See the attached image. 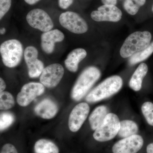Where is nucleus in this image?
<instances>
[{"label":"nucleus","instance_id":"nucleus-1","mask_svg":"<svg viewBox=\"0 0 153 153\" xmlns=\"http://www.w3.org/2000/svg\"><path fill=\"white\" fill-rule=\"evenodd\" d=\"M101 72L95 66H89L82 71L71 90V97L76 101H79L99 79Z\"/></svg>","mask_w":153,"mask_h":153},{"label":"nucleus","instance_id":"nucleus-2","mask_svg":"<svg viewBox=\"0 0 153 153\" xmlns=\"http://www.w3.org/2000/svg\"><path fill=\"white\" fill-rule=\"evenodd\" d=\"M123 84L122 78L118 75L110 76L88 94L85 97L87 102L92 103L108 98L117 93Z\"/></svg>","mask_w":153,"mask_h":153},{"label":"nucleus","instance_id":"nucleus-3","mask_svg":"<svg viewBox=\"0 0 153 153\" xmlns=\"http://www.w3.org/2000/svg\"><path fill=\"white\" fill-rule=\"evenodd\" d=\"M151 39L152 35L148 31L132 33L126 39L121 48V56L123 58L131 57L148 47L150 44Z\"/></svg>","mask_w":153,"mask_h":153},{"label":"nucleus","instance_id":"nucleus-4","mask_svg":"<svg viewBox=\"0 0 153 153\" xmlns=\"http://www.w3.org/2000/svg\"><path fill=\"white\" fill-rule=\"evenodd\" d=\"M0 52L4 65L9 68H14L21 62L24 51L20 41L11 39L1 44Z\"/></svg>","mask_w":153,"mask_h":153},{"label":"nucleus","instance_id":"nucleus-5","mask_svg":"<svg viewBox=\"0 0 153 153\" xmlns=\"http://www.w3.org/2000/svg\"><path fill=\"white\" fill-rule=\"evenodd\" d=\"M120 121L115 114H108L104 120L94 131L93 137L97 141L105 142L114 138L117 135Z\"/></svg>","mask_w":153,"mask_h":153},{"label":"nucleus","instance_id":"nucleus-6","mask_svg":"<svg viewBox=\"0 0 153 153\" xmlns=\"http://www.w3.org/2000/svg\"><path fill=\"white\" fill-rule=\"evenodd\" d=\"M59 22L63 27L74 34H83L88 30V26L85 20L78 14L71 11L60 14Z\"/></svg>","mask_w":153,"mask_h":153},{"label":"nucleus","instance_id":"nucleus-7","mask_svg":"<svg viewBox=\"0 0 153 153\" xmlns=\"http://www.w3.org/2000/svg\"><path fill=\"white\" fill-rule=\"evenodd\" d=\"M26 19L31 27L44 33L52 30L54 27L52 19L42 9L32 10L27 15Z\"/></svg>","mask_w":153,"mask_h":153},{"label":"nucleus","instance_id":"nucleus-8","mask_svg":"<svg viewBox=\"0 0 153 153\" xmlns=\"http://www.w3.org/2000/svg\"><path fill=\"white\" fill-rule=\"evenodd\" d=\"M45 87L42 83L30 82L25 84L18 94L16 100L20 106H27L37 97L43 94Z\"/></svg>","mask_w":153,"mask_h":153},{"label":"nucleus","instance_id":"nucleus-9","mask_svg":"<svg viewBox=\"0 0 153 153\" xmlns=\"http://www.w3.org/2000/svg\"><path fill=\"white\" fill-rule=\"evenodd\" d=\"M64 73V68L60 64H51L44 68L40 76V82L48 88L55 87L62 79Z\"/></svg>","mask_w":153,"mask_h":153},{"label":"nucleus","instance_id":"nucleus-10","mask_svg":"<svg viewBox=\"0 0 153 153\" xmlns=\"http://www.w3.org/2000/svg\"><path fill=\"white\" fill-rule=\"evenodd\" d=\"M24 58L28 68V74L31 78L41 76L44 67V63L38 59V52L36 47L29 46L24 52Z\"/></svg>","mask_w":153,"mask_h":153},{"label":"nucleus","instance_id":"nucleus-11","mask_svg":"<svg viewBox=\"0 0 153 153\" xmlns=\"http://www.w3.org/2000/svg\"><path fill=\"white\" fill-rule=\"evenodd\" d=\"M142 137L135 134L118 141L112 148L113 153H137L142 148Z\"/></svg>","mask_w":153,"mask_h":153},{"label":"nucleus","instance_id":"nucleus-12","mask_svg":"<svg viewBox=\"0 0 153 153\" xmlns=\"http://www.w3.org/2000/svg\"><path fill=\"white\" fill-rule=\"evenodd\" d=\"M122 13L119 8L114 5H103L99 7L97 10L94 11L91 17L95 22H117L120 21Z\"/></svg>","mask_w":153,"mask_h":153},{"label":"nucleus","instance_id":"nucleus-13","mask_svg":"<svg viewBox=\"0 0 153 153\" xmlns=\"http://www.w3.org/2000/svg\"><path fill=\"white\" fill-rule=\"evenodd\" d=\"M90 107L86 102L76 105L71 111L68 118V127L71 131H78L87 118Z\"/></svg>","mask_w":153,"mask_h":153},{"label":"nucleus","instance_id":"nucleus-14","mask_svg":"<svg viewBox=\"0 0 153 153\" xmlns=\"http://www.w3.org/2000/svg\"><path fill=\"white\" fill-rule=\"evenodd\" d=\"M64 39V34L57 29L44 32L41 36L42 50L47 54H51L55 49V43L61 42Z\"/></svg>","mask_w":153,"mask_h":153},{"label":"nucleus","instance_id":"nucleus-15","mask_svg":"<svg viewBox=\"0 0 153 153\" xmlns=\"http://www.w3.org/2000/svg\"><path fill=\"white\" fill-rule=\"evenodd\" d=\"M35 112L38 116L45 119H50L57 114L58 106L51 100L45 99L40 102L35 107Z\"/></svg>","mask_w":153,"mask_h":153},{"label":"nucleus","instance_id":"nucleus-16","mask_svg":"<svg viewBox=\"0 0 153 153\" xmlns=\"http://www.w3.org/2000/svg\"><path fill=\"white\" fill-rule=\"evenodd\" d=\"M86 55L87 52L82 48H77L72 50L67 55L64 62L66 68L71 72H76L78 69L79 63Z\"/></svg>","mask_w":153,"mask_h":153},{"label":"nucleus","instance_id":"nucleus-17","mask_svg":"<svg viewBox=\"0 0 153 153\" xmlns=\"http://www.w3.org/2000/svg\"><path fill=\"white\" fill-rule=\"evenodd\" d=\"M148 67L146 64L142 63L134 72L129 82L131 88L135 91L140 90L142 86L143 79L146 75Z\"/></svg>","mask_w":153,"mask_h":153},{"label":"nucleus","instance_id":"nucleus-18","mask_svg":"<svg viewBox=\"0 0 153 153\" xmlns=\"http://www.w3.org/2000/svg\"><path fill=\"white\" fill-rule=\"evenodd\" d=\"M107 108L105 105L97 107L92 111L89 117L91 128L95 131L101 124L108 114Z\"/></svg>","mask_w":153,"mask_h":153},{"label":"nucleus","instance_id":"nucleus-19","mask_svg":"<svg viewBox=\"0 0 153 153\" xmlns=\"http://www.w3.org/2000/svg\"><path fill=\"white\" fill-rule=\"evenodd\" d=\"M138 126L135 122L131 120H123L120 121V127L118 136L122 138L137 134Z\"/></svg>","mask_w":153,"mask_h":153},{"label":"nucleus","instance_id":"nucleus-20","mask_svg":"<svg viewBox=\"0 0 153 153\" xmlns=\"http://www.w3.org/2000/svg\"><path fill=\"white\" fill-rule=\"evenodd\" d=\"M36 153H59V150L54 143L46 139H40L34 146Z\"/></svg>","mask_w":153,"mask_h":153},{"label":"nucleus","instance_id":"nucleus-21","mask_svg":"<svg viewBox=\"0 0 153 153\" xmlns=\"http://www.w3.org/2000/svg\"><path fill=\"white\" fill-rule=\"evenodd\" d=\"M153 53V41L149 46L141 51L136 52L130 57L129 60L130 65H134L147 59Z\"/></svg>","mask_w":153,"mask_h":153},{"label":"nucleus","instance_id":"nucleus-22","mask_svg":"<svg viewBox=\"0 0 153 153\" xmlns=\"http://www.w3.org/2000/svg\"><path fill=\"white\" fill-rule=\"evenodd\" d=\"M15 100L13 96L8 91H3L0 94V109H10L15 105Z\"/></svg>","mask_w":153,"mask_h":153},{"label":"nucleus","instance_id":"nucleus-23","mask_svg":"<svg viewBox=\"0 0 153 153\" xmlns=\"http://www.w3.org/2000/svg\"><path fill=\"white\" fill-rule=\"evenodd\" d=\"M141 110L148 123L153 126V103L151 102H146L143 104Z\"/></svg>","mask_w":153,"mask_h":153},{"label":"nucleus","instance_id":"nucleus-24","mask_svg":"<svg viewBox=\"0 0 153 153\" xmlns=\"http://www.w3.org/2000/svg\"><path fill=\"white\" fill-rule=\"evenodd\" d=\"M15 120L14 115L11 113L6 112L1 113L0 116V129L2 131L13 123Z\"/></svg>","mask_w":153,"mask_h":153},{"label":"nucleus","instance_id":"nucleus-25","mask_svg":"<svg viewBox=\"0 0 153 153\" xmlns=\"http://www.w3.org/2000/svg\"><path fill=\"white\" fill-rule=\"evenodd\" d=\"M124 8L129 14L136 15L138 12L140 7L134 2L132 0H125L123 3Z\"/></svg>","mask_w":153,"mask_h":153},{"label":"nucleus","instance_id":"nucleus-26","mask_svg":"<svg viewBox=\"0 0 153 153\" xmlns=\"http://www.w3.org/2000/svg\"><path fill=\"white\" fill-rule=\"evenodd\" d=\"M12 4V0H0V19L8 12Z\"/></svg>","mask_w":153,"mask_h":153},{"label":"nucleus","instance_id":"nucleus-27","mask_svg":"<svg viewBox=\"0 0 153 153\" xmlns=\"http://www.w3.org/2000/svg\"><path fill=\"white\" fill-rule=\"evenodd\" d=\"M1 153H18L13 145L10 143L6 144L3 146Z\"/></svg>","mask_w":153,"mask_h":153},{"label":"nucleus","instance_id":"nucleus-28","mask_svg":"<svg viewBox=\"0 0 153 153\" xmlns=\"http://www.w3.org/2000/svg\"><path fill=\"white\" fill-rule=\"evenodd\" d=\"M74 0H58L59 7L61 9H66L72 4Z\"/></svg>","mask_w":153,"mask_h":153},{"label":"nucleus","instance_id":"nucleus-29","mask_svg":"<svg viewBox=\"0 0 153 153\" xmlns=\"http://www.w3.org/2000/svg\"><path fill=\"white\" fill-rule=\"evenodd\" d=\"M101 1L103 5L115 6L117 4V0H101Z\"/></svg>","mask_w":153,"mask_h":153},{"label":"nucleus","instance_id":"nucleus-30","mask_svg":"<svg viewBox=\"0 0 153 153\" xmlns=\"http://www.w3.org/2000/svg\"><path fill=\"white\" fill-rule=\"evenodd\" d=\"M5 82L2 78H0V92H2L6 88Z\"/></svg>","mask_w":153,"mask_h":153},{"label":"nucleus","instance_id":"nucleus-31","mask_svg":"<svg viewBox=\"0 0 153 153\" xmlns=\"http://www.w3.org/2000/svg\"><path fill=\"white\" fill-rule=\"evenodd\" d=\"M135 3L140 6V7L143 6L146 2V0H132Z\"/></svg>","mask_w":153,"mask_h":153},{"label":"nucleus","instance_id":"nucleus-32","mask_svg":"<svg viewBox=\"0 0 153 153\" xmlns=\"http://www.w3.org/2000/svg\"><path fill=\"white\" fill-rule=\"evenodd\" d=\"M147 153H153V143L149 144L146 148Z\"/></svg>","mask_w":153,"mask_h":153},{"label":"nucleus","instance_id":"nucleus-33","mask_svg":"<svg viewBox=\"0 0 153 153\" xmlns=\"http://www.w3.org/2000/svg\"><path fill=\"white\" fill-rule=\"evenodd\" d=\"M40 0H25V2L27 4H29L30 5H33L34 4H36Z\"/></svg>","mask_w":153,"mask_h":153},{"label":"nucleus","instance_id":"nucleus-34","mask_svg":"<svg viewBox=\"0 0 153 153\" xmlns=\"http://www.w3.org/2000/svg\"><path fill=\"white\" fill-rule=\"evenodd\" d=\"M6 30L5 28H1L0 30V33L1 35H4L6 33Z\"/></svg>","mask_w":153,"mask_h":153},{"label":"nucleus","instance_id":"nucleus-35","mask_svg":"<svg viewBox=\"0 0 153 153\" xmlns=\"http://www.w3.org/2000/svg\"><path fill=\"white\" fill-rule=\"evenodd\" d=\"M152 12L153 13V5L152 6Z\"/></svg>","mask_w":153,"mask_h":153}]
</instances>
